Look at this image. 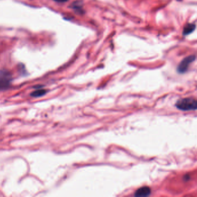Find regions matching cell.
I'll use <instances>...</instances> for the list:
<instances>
[{"label":"cell","mask_w":197,"mask_h":197,"mask_svg":"<svg viewBox=\"0 0 197 197\" xmlns=\"http://www.w3.org/2000/svg\"><path fill=\"white\" fill-rule=\"evenodd\" d=\"M197 101L193 98H185L178 100L176 103V106L178 109L188 111L197 109Z\"/></svg>","instance_id":"cell-1"},{"label":"cell","mask_w":197,"mask_h":197,"mask_svg":"<svg viewBox=\"0 0 197 197\" xmlns=\"http://www.w3.org/2000/svg\"><path fill=\"white\" fill-rule=\"evenodd\" d=\"M12 80V74L6 69L0 71V91L8 89L11 86Z\"/></svg>","instance_id":"cell-2"},{"label":"cell","mask_w":197,"mask_h":197,"mask_svg":"<svg viewBox=\"0 0 197 197\" xmlns=\"http://www.w3.org/2000/svg\"><path fill=\"white\" fill-rule=\"evenodd\" d=\"M195 60V55H191V56L185 57L180 62L179 66L178 67V68H177L178 72L180 73H184L185 72H186L191 62H193Z\"/></svg>","instance_id":"cell-3"},{"label":"cell","mask_w":197,"mask_h":197,"mask_svg":"<svg viewBox=\"0 0 197 197\" xmlns=\"http://www.w3.org/2000/svg\"><path fill=\"white\" fill-rule=\"evenodd\" d=\"M151 193V190L149 187H142L135 191V197H147Z\"/></svg>","instance_id":"cell-4"},{"label":"cell","mask_w":197,"mask_h":197,"mask_svg":"<svg viewBox=\"0 0 197 197\" xmlns=\"http://www.w3.org/2000/svg\"><path fill=\"white\" fill-rule=\"evenodd\" d=\"M195 24L190 23V24H187L186 26L184 27V29L183 31V34L184 35H187L190 34L192 32H193L195 29Z\"/></svg>","instance_id":"cell-5"},{"label":"cell","mask_w":197,"mask_h":197,"mask_svg":"<svg viewBox=\"0 0 197 197\" xmlns=\"http://www.w3.org/2000/svg\"><path fill=\"white\" fill-rule=\"evenodd\" d=\"M40 88H38L39 89H37V90L33 92L31 94V95L34 97H40L42 95H45L46 93V91L44 89H40Z\"/></svg>","instance_id":"cell-6"},{"label":"cell","mask_w":197,"mask_h":197,"mask_svg":"<svg viewBox=\"0 0 197 197\" xmlns=\"http://www.w3.org/2000/svg\"><path fill=\"white\" fill-rule=\"evenodd\" d=\"M71 5H72L71 7L73 9H75V11H80L82 9V5H81L80 3L78 1L74 2Z\"/></svg>","instance_id":"cell-7"},{"label":"cell","mask_w":197,"mask_h":197,"mask_svg":"<svg viewBox=\"0 0 197 197\" xmlns=\"http://www.w3.org/2000/svg\"><path fill=\"white\" fill-rule=\"evenodd\" d=\"M54 1L57 3H63L67 2L68 0H54Z\"/></svg>","instance_id":"cell-8"}]
</instances>
